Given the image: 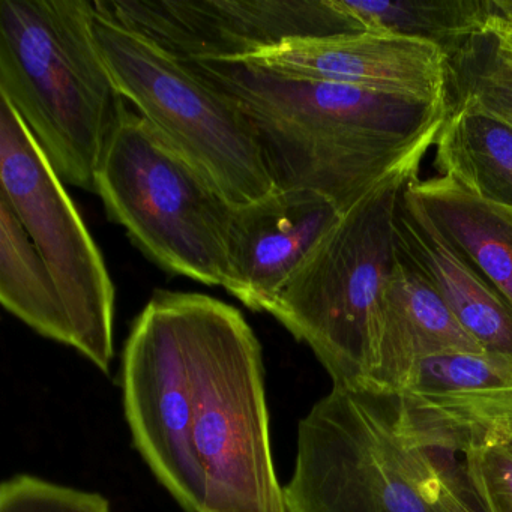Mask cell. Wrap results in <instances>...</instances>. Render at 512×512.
Listing matches in <instances>:
<instances>
[{
    "instance_id": "6da1fadb",
    "label": "cell",
    "mask_w": 512,
    "mask_h": 512,
    "mask_svg": "<svg viewBox=\"0 0 512 512\" xmlns=\"http://www.w3.org/2000/svg\"><path fill=\"white\" fill-rule=\"evenodd\" d=\"M188 62L238 104L275 188L317 194L341 215L392 173L421 166L448 118V100L383 94L242 62Z\"/></svg>"
},
{
    "instance_id": "7a4b0ae2",
    "label": "cell",
    "mask_w": 512,
    "mask_h": 512,
    "mask_svg": "<svg viewBox=\"0 0 512 512\" xmlns=\"http://www.w3.org/2000/svg\"><path fill=\"white\" fill-rule=\"evenodd\" d=\"M88 0H0V97L64 184L97 193V170L127 101L98 50Z\"/></svg>"
},
{
    "instance_id": "3957f363",
    "label": "cell",
    "mask_w": 512,
    "mask_h": 512,
    "mask_svg": "<svg viewBox=\"0 0 512 512\" xmlns=\"http://www.w3.org/2000/svg\"><path fill=\"white\" fill-rule=\"evenodd\" d=\"M418 173H392L340 215L268 311L313 350L334 385H367L373 374L383 293L397 257L395 215Z\"/></svg>"
},
{
    "instance_id": "277c9868",
    "label": "cell",
    "mask_w": 512,
    "mask_h": 512,
    "mask_svg": "<svg viewBox=\"0 0 512 512\" xmlns=\"http://www.w3.org/2000/svg\"><path fill=\"white\" fill-rule=\"evenodd\" d=\"M190 311L203 512H287L272 458L262 346L233 305L190 293Z\"/></svg>"
},
{
    "instance_id": "5b68a950",
    "label": "cell",
    "mask_w": 512,
    "mask_h": 512,
    "mask_svg": "<svg viewBox=\"0 0 512 512\" xmlns=\"http://www.w3.org/2000/svg\"><path fill=\"white\" fill-rule=\"evenodd\" d=\"M97 194L110 218L152 262L172 274L224 287L232 205L128 106L101 157Z\"/></svg>"
},
{
    "instance_id": "8992f818",
    "label": "cell",
    "mask_w": 512,
    "mask_h": 512,
    "mask_svg": "<svg viewBox=\"0 0 512 512\" xmlns=\"http://www.w3.org/2000/svg\"><path fill=\"white\" fill-rule=\"evenodd\" d=\"M94 35L121 97L230 205H247L274 190L253 127L232 98L190 62L97 8Z\"/></svg>"
},
{
    "instance_id": "52a82bcc",
    "label": "cell",
    "mask_w": 512,
    "mask_h": 512,
    "mask_svg": "<svg viewBox=\"0 0 512 512\" xmlns=\"http://www.w3.org/2000/svg\"><path fill=\"white\" fill-rule=\"evenodd\" d=\"M287 512H439L400 430V394L332 386L298 427Z\"/></svg>"
},
{
    "instance_id": "ba28073f",
    "label": "cell",
    "mask_w": 512,
    "mask_h": 512,
    "mask_svg": "<svg viewBox=\"0 0 512 512\" xmlns=\"http://www.w3.org/2000/svg\"><path fill=\"white\" fill-rule=\"evenodd\" d=\"M0 196L10 202L64 299L77 352L110 373L115 286L100 248L14 107L0 97Z\"/></svg>"
},
{
    "instance_id": "9c48e42d",
    "label": "cell",
    "mask_w": 512,
    "mask_h": 512,
    "mask_svg": "<svg viewBox=\"0 0 512 512\" xmlns=\"http://www.w3.org/2000/svg\"><path fill=\"white\" fill-rule=\"evenodd\" d=\"M122 395L133 443L185 512H203L205 473L194 446L190 293L157 292L122 355Z\"/></svg>"
},
{
    "instance_id": "30bf717a",
    "label": "cell",
    "mask_w": 512,
    "mask_h": 512,
    "mask_svg": "<svg viewBox=\"0 0 512 512\" xmlns=\"http://www.w3.org/2000/svg\"><path fill=\"white\" fill-rule=\"evenodd\" d=\"M98 13L185 61L235 62L299 38L362 32L337 0H97Z\"/></svg>"
},
{
    "instance_id": "8fae6325",
    "label": "cell",
    "mask_w": 512,
    "mask_h": 512,
    "mask_svg": "<svg viewBox=\"0 0 512 512\" xmlns=\"http://www.w3.org/2000/svg\"><path fill=\"white\" fill-rule=\"evenodd\" d=\"M235 62L271 73L344 83L416 100H448V70L442 47L392 32L299 38Z\"/></svg>"
},
{
    "instance_id": "7c38bea8",
    "label": "cell",
    "mask_w": 512,
    "mask_h": 512,
    "mask_svg": "<svg viewBox=\"0 0 512 512\" xmlns=\"http://www.w3.org/2000/svg\"><path fill=\"white\" fill-rule=\"evenodd\" d=\"M340 215L328 200L302 190L274 188L262 199L232 205L224 289L250 310L268 313L281 287Z\"/></svg>"
},
{
    "instance_id": "4fadbf2b",
    "label": "cell",
    "mask_w": 512,
    "mask_h": 512,
    "mask_svg": "<svg viewBox=\"0 0 512 512\" xmlns=\"http://www.w3.org/2000/svg\"><path fill=\"white\" fill-rule=\"evenodd\" d=\"M484 353L433 284L397 248L382 301L376 364L367 385L398 392L421 359L443 353Z\"/></svg>"
},
{
    "instance_id": "5bb4252c",
    "label": "cell",
    "mask_w": 512,
    "mask_h": 512,
    "mask_svg": "<svg viewBox=\"0 0 512 512\" xmlns=\"http://www.w3.org/2000/svg\"><path fill=\"white\" fill-rule=\"evenodd\" d=\"M395 245L484 352L512 359V305L445 241L404 191L395 215Z\"/></svg>"
},
{
    "instance_id": "9a60e30c",
    "label": "cell",
    "mask_w": 512,
    "mask_h": 512,
    "mask_svg": "<svg viewBox=\"0 0 512 512\" xmlns=\"http://www.w3.org/2000/svg\"><path fill=\"white\" fill-rule=\"evenodd\" d=\"M404 193L445 241L512 305V208L479 199L445 175L413 179Z\"/></svg>"
},
{
    "instance_id": "2e32d148",
    "label": "cell",
    "mask_w": 512,
    "mask_h": 512,
    "mask_svg": "<svg viewBox=\"0 0 512 512\" xmlns=\"http://www.w3.org/2000/svg\"><path fill=\"white\" fill-rule=\"evenodd\" d=\"M0 302L43 337L74 346L64 299L19 215L0 196Z\"/></svg>"
},
{
    "instance_id": "e0dca14e",
    "label": "cell",
    "mask_w": 512,
    "mask_h": 512,
    "mask_svg": "<svg viewBox=\"0 0 512 512\" xmlns=\"http://www.w3.org/2000/svg\"><path fill=\"white\" fill-rule=\"evenodd\" d=\"M437 170L479 199L512 208V130L470 109H449L436 143Z\"/></svg>"
},
{
    "instance_id": "ac0fdd59",
    "label": "cell",
    "mask_w": 512,
    "mask_h": 512,
    "mask_svg": "<svg viewBox=\"0 0 512 512\" xmlns=\"http://www.w3.org/2000/svg\"><path fill=\"white\" fill-rule=\"evenodd\" d=\"M337 2L362 31L392 32L431 41L442 47L446 58L470 35L484 31L490 16L488 0Z\"/></svg>"
},
{
    "instance_id": "d6986e66",
    "label": "cell",
    "mask_w": 512,
    "mask_h": 512,
    "mask_svg": "<svg viewBox=\"0 0 512 512\" xmlns=\"http://www.w3.org/2000/svg\"><path fill=\"white\" fill-rule=\"evenodd\" d=\"M449 109H470L512 130V35L484 29L446 58Z\"/></svg>"
},
{
    "instance_id": "ffe728a7",
    "label": "cell",
    "mask_w": 512,
    "mask_h": 512,
    "mask_svg": "<svg viewBox=\"0 0 512 512\" xmlns=\"http://www.w3.org/2000/svg\"><path fill=\"white\" fill-rule=\"evenodd\" d=\"M428 398H479L512 392V359L491 353H443L421 359L400 391Z\"/></svg>"
},
{
    "instance_id": "44dd1931",
    "label": "cell",
    "mask_w": 512,
    "mask_h": 512,
    "mask_svg": "<svg viewBox=\"0 0 512 512\" xmlns=\"http://www.w3.org/2000/svg\"><path fill=\"white\" fill-rule=\"evenodd\" d=\"M439 407L466 430L464 460L482 512H512V421L472 418Z\"/></svg>"
},
{
    "instance_id": "7402d4cb",
    "label": "cell",
    "mask_w": 512,
    "mask_h": 512,
    "mask_svg": "<svg viewBox=\"0 0 512 512\" xmlns=\"http://www.w3.org/2000/svg\"><path fill=\"white\" fill-rule=\"evenodd\" d=\"M0 512H112V508L103 494L16 475L0 485Z\"/></svg>"
},
{
    "instance_id": "603a6c76",
    "label": "cell",
    "mask_w": 512,
    "mask_h": 512,
    "mask_svg": "<svg viewBox=\"0 0 512 512\" xmlns=\"http://www.w3.org/2000/svg\"><path fill=\"white\" fill-rule=\"evenodd\" d=\"M488 11L485 29L512 34V0H488Z\"/></svg>"
},
{
    "instance_id": "cb8c5ba5",
    "label": "cell",
    "mask_w": 512,
    "mask_h": 512,
    "mask_svg": "<svg viewBox=\"0 0 512 512\" xmlns=\"http://www.w3.org/2000/svg\"><path fill=\"white\" fill-rule=\"evenodd\" d=\"M509 35H512V34H509Z\"/></svg>"
}]
</instances>
